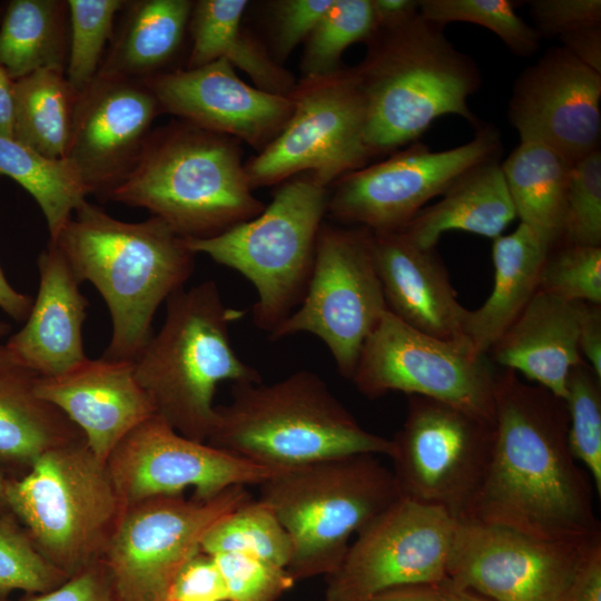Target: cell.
Masks as SVG:
<instances>
[{
	"label": "cell",
	"instance_id": "1",
	"mask_svg": "<svg viewBox=\"0 0 601 601\" xmlns=\"http://www.w3.org/2000/svg\"><path fill=\"white\" fill-rule=\"evenodd\" d=\"M577 462L564 401L505 368L495 374L491 461L464 520L564 544L600 542L590 476Z\"/></svg>",
	"mask_w": 601,
	"mask_h": 601
},
{
	"label": "cell",
	"instance_id": "2",
	"mask_svg": "<svg viewBox=\"0 0 601 601\" xmlns=\"http://www.w3.org/2000/svg\"><path fill=\"white\" fill-rule=\"evenodd\" d=\"M53 242L79 284L104 298L111 336L104 357L134 361L152 336L160 304L184 288L195 256L162 220H119L85 200Z\"/></svg>",
	"mask_w": 601,
	"mask_h": 601
},
{
	"label": "cell",
	"instance_id": "3",
	"mask_svg": "<svg viewBox=\"0 0 601 601\" xmlns=\"http://www.w3.org/2000/svg\"><path fill=\"white\" fill-rule=\"evenodd\" d=\"M443 30L418 13L400 27L376 31L363 60L352 67L373 157L417 141L442 116L482 124L467 105L481 86V72Z\"/></svg>",
	"mask_w": 601,
	"mask_h": 601
},
{
	"label": "cell",
	"instance_id": "4",
	"mask_svg": "<svg viewBox=\"0 0 601 601\" xmlns=\"http://www.w3.org/2000/svg\"><path fill=\"white\" fill-rule=\"evenodd\" d=\"M239 141L183 120L152 129L108 200L147 209L183 238L217 236L264 209Z\"/></svg>",
	"mask_w": 601,
	"mask_h": 601
},
{
	"label": "cell",
	"instance_id": "5",
	"mask_svg": "<svg viewBox=\"0 0 601 601\" xmlns=\"http://www.w3.org/2000/svg\"><path fill=\"white\" fill-rule=\"evenodd\" d=\"M207 443L275 471L355 454L390 456L393 447L307 370L272 384H234L230 402L216 406Z\"/></svg>",
	"mask_w": 601,
	"mask_h": 601
},
{
	"label": "cell",
	"instance_id": "6",
	"mask_svg": "<svg viewBox=\"0 0 601 601\" xmlns=\"http://www.w3.org/2000/svg\"><path fill=\"white\" fill-rule=\"evenodd\" d=\"M166 304L161 328L134 359L135 374L156 415L179 434L207 443L217 386L262 383L231 345L229 326L244 312L224 304L214 280L181 288Z\"/></svg>",
	"mask_w": 601,
	"mask_h": 601
},
{
	"label": "cell",
	"instance_id": "7",
	"mask_svg": "<svg viewBox=\"0 0 601 601\" xmlns=\"http://www.w3.org/2000/svg\"><path fill=\"white\" fill-rule=\"evenodd\" d=\"M398 497L392 470L355 454L278 471L259 484L258 500L289 536L286 570L297 582L334 572L351 538Z\"/></svg>",
	"mask_w": 601,
	"mask_h": 601
},
{
	"label": "cell",
	"instance_id": "8",
	"mask_svg": "<svg viewBox=\"0 0 601 601\" xmlns=\"http://www.w3.org/2000/svg\"><path fill=\"white\" fill-rule=\"evenodd\" d=\"M9 511L68 578L100 561L122 512L106 462L85 441L42 453L6 489Z\"/></svg>",
	"mask_w": 601,
	"mask_h": 601
},
{
	"label": "cell",
	"instance_id": "9",
	"mask_svg": "<svg viewBox=\"0 0 601 601\" xmlns=\"http://www.w3.org/2000/svg\"><path fill=\"white\" fill-rule=\"evenodd\" d=\"M327 199V187L311 174L297 175L282 183L256 217L217 236L184 242L194 254L207 255L253 284L258 296L253 321L270 333L306 292Z\"/></svg>",
	"mask_w": 601,
	"mask_h": 601
},
{
	"label": "cell",
	"instance_id": "10",
	"mask_svg": "<svg viewBox=\"0 0 601 601\" xmlns=\"http://www.w3.org/2000/svg\"><path fill=\"white\" fill-rule=\"evenodd\" d=\"M293 111L279 135L246 164L253 189L311 174L328 188L373 158L366 112L351 68L300 78L290 93Z\"/></svg>",
	"mask_w": 601,
	"mask_h": 601
},
{
	"label": "cell",
	"instance_id": "11",
	"mask_svg": "<svg viewBox=\"0 0 601 601\" xmlns=\"http://www.w3.org/2000/svg\"><path fill=\"white\" fill-rule=\"evenodd\" d=\"M387 311L372 231L323 223L303 299L269 335L273 341L315 335L329 349L338 373L351 380L365 341Z\"/></svg>",
	"mask_w": 601,
	"mask_h": 601
},
{
	"label": "cell",
	"instance_id": "12",
	"mask_svg": "<svg viewBox=\"0 0 601 601\" xmlns=\"http://www.w3.org/2000/svg\"><path fill=\"white\" fill-rule=\"evenodd\" d=\"M391 440L401 496L466 519L489 469L494 422L410 395L404 423Z\"/></svg>",
	"mask_w": 601,
	"mask_h": 601
},
{
	"label": "cell",
	"instance_id": "13",
	"mask_svg": "<svg viewBox=\"0 0 601 601\" xmlns=\"http://www.w3.org/2000/svg\"><path fill=\"white\" fill-rule=\"evenodd\" d=\"M248 500L246 486H233L209 499L161 495L124 509L100 559L118 600L168 601L206 533Z\"/></svg>",
	"mask_w": 601,
	"mask_h": 601
},
{
	"label": "cell",
	"instance_id": "14",
	"mask_svg": "<svg viewBox=\"0 0 601 601\" xmlns=\"http://www.w3.org/2000/svg\"><path fill=\"white\" fill-rule=\"evenodd\" d=\"M368 398L392 392L433 398L494 422L495 373L466 338L442 339L386 312L351 380Z\"/></svg>",
	"mask_w": 601,
	"mask_h": 601
},
{
	"label": "cell",
	"instance_id": "15",
	"mask_svg": "<svg viewBox=\"0 0 601 601\" xmlns=\"http://www.w3.org/2000/svg\"><path fill=\"white\" fill-rule=\"evenodd\" d=\"M501 150L500 132L490 124H481L470 141L446 150L433 151L417 140L332 184L326 214L343 226L373 233L402 230L460 176L499 159Z\"/></svg>",
	"mask_w": 601,
	"mask_h": 601
},
{
	"label": "cell",
	"instance_id": "16",
	"mask_svg": "<svg viewBox=\"0 0 601 601\" xmlns=\"http://www.w3.org/2000/svg\"><path fill=\"white\" fill-rule=\"evenodd\" d=\"M457 520L441 508L398 497L356 533L326 575L325 601H364L403 585H439Z\"/></svg>",
	"mask_w": 601,
	"mask_h": 601
},
{
	"label": "cell",
	"instance_id": "17",
	"mask_svg": "<svg viewBox=\"0 0 601 601\" xmlns=\"http://www.w3.org/2000/svg\"><path fill=\"white\" fill-rule=\"evenodd\" d=\"M106 465L122 510L186 489L209 499L233 486L259 485L278 472L188 439L156 414L119 442Z\"/></svg>",
	"mask_w": 601,
	"mask_h": 601
},
{
	"label": "cell",
	"instance_id": "18",
	"mask_svg": "<svg viewBox=\"0 0 601 601\" xmlns=\"http://www.w3.org/2000/svg\"><path fill=\"white\" fill-rule=\"evenodd\" d=\"M541 540L472 520H457L446 579L494 601H562L593 546Z\"/></svg>",
	"mask_w": 601,
	"mask_h": 601
},
{
	"label": "cell",
	"instance_id": "19",
	"mask_svg": "<svg viewBox=\"0 0 601 601\" xmlns=\"http://www.w3.org/2000/svg\"><path fill=\"white\" fill-rule=\"evenodd\" d=\"M601 73L552 47L516 78L508 118L520 141L544 144L572 164L600 148Z\"/></svg>",
	"mask_w": 601,
	"mask_h": 601
},
{
	"label": "cell",
	"instance_id": "20",
	"mask_svg": "<svg viewBox=\"0 0 601 601\" xmlns=\"http://www.w3.org/2000/svg\"><path fill=\"white\" fill-rule=\"evenodd\" d=\"M161 112L139 80L97 76L79 92L67 159L88 195L107 199L125 180Z\"/></svg>",
	"mask_w": 601,
	"mask_h": 601
},
{
	"label": "cell",
	"instance_id": "21",
	"mask_svg": "<svg viewBox=\"0 0 601 601\" xmlns=\"http://www.w3.org/2000/svg\"><path fill=\"white\" fill-rule=\"evenodd\" d=\"M142 82L162 112L244 141L258 152L279 135L293 111L290 95L270 93L245 82L225 59L166 70Z\"/></svg>",
	"mask_w": 601,
	"mask_h": 601
},
{
	"label": "cell",
	"instance_id": "22",
	"mask_svg": "<svg viewBox=\"0 0 601 601\" xmlns=\"http://www.w3.org/2000/svg\"><path fill=\"white\" fill-rule=\"evenodd\" d=\"M36 393L79 428L102 462L127 434L156 414L137 381L134 361L87 357L60 375L39 376Z\"/></svg>",
	"mask_w": 601,
	"mask_h": 601
},
{
	"label": "cell",
	"instance_id": "23",
	"mask_svg": "<svg viewBox=\"0 0 601 601\" xmlns=\"http://www.w3.org/2000/svg\"><path fill=\"white\" fill-rule=\"evenodd\" d=\"M372 248L388 312L442 339L465 338L466 314L434 248H421L403 231H372Z\"/></svg>",
	"mask_w": 601,
	"mask_h": 601
},
{
	"label": "cell",
	"instance_id": "24",
	"mask_svg": "<svg viewBox=\"0 0 601 601\" xmlns=\"http://www.w3.org/2000/svg\"><path fill=\"white\" fill-rule=\"evenodd\" d=\"M39 288L24 325L6 345L40 376L60 375L83 362L87 298L70 265L50 242L39 254Z\"/></svg>",
	"mask_w": 601,
	"mask_h": 601
},
{
	"label": "cell",
	"instance_id": "25",
	"mask_svg": "<svg viewBox=\"0 0 601 601\" xmlns=\"http://www.w3.org/2000/svg\"><path fill=\"white\" fill-rule=\"evenodd\" d=\"M490 352L504 368L564 400L571 370L584 362L579 347L578 302L538 290Z\"/></svg>",
	"mask_w": 601,
	"mask_h": 601
},
{
	"label": "cell",
	"instance_id": "26",
	"mask_svg": "<svg viewBox=\"0 0 601 601\" xmlns=\"http://www.w3.org/2000/svg\"><path fill=\"white\" fill-rule=\"evenodd\" d=\"M39 376L0 344V467L24 473L42 453L83 441L60 410L37 395Z\"/></svg>",
	"mask_w": 601,
	"mask_h": 601
},
{
	"label": "cell",
	"instance_id": "27",
	"mask_svg": "<svg viewBox=\"0 0 601 601\" xmlns=\"http://www.w3.org/2000/svg\"><path fill=\"white\" fill-rule=\"evenodd\" d=\"M516 218L497 159L460 176L434 204L425 206L401 230L421 248H434L449 230L496 238Z\"/></svg>",
	"mask_w": 601,
	"mask_h": 601
},
{
	"label": "cell",
	"instance_id": "28",
	"mask_svg": "<svg viewBox=\"0 0 601 601\" xmlns=\"http://www.w3.org/2000/svg\"><path fill=\"white\" fill-rule=\"evenodd\" d=\"M550 248L524 224L493 239L494 286L486 302L466 311L462 333L473 348L486 355L539 290Z\"/></svg>",
	"mask_w": 601,
	"mask_h": 601
},
{
	"label": "cell",
	"instance_id": "29",
	"mask_svg": "<svg viewBox=\"0 0 601 601\" xmlns=\"http://www.w3.org/2000/svg\"><path fill=\"white\" fill-rule=\"evenodd\" d=\"M248 3L246 0L194 1L188 23L191 49L185 68L225 59L245 72L255 87L288 96L297 83L295 78L242 26Z\"/></svg>",
	"mask_w": 601,
	"mask_h": 601
},
{
	"label": "cell",
	"instance_id": "30",
	"mask_svg": "<svg viewBox=\"0 0 601 601\" xmlns=\"http://www.w3.org/2000/svg\"><path fill=\"white\" fill-rule=\"evenodd\" d=\"M194 1H127L98 77L142 81L165 72L180 49Z\"/></svg>",
	"mask_w": 601,
	"mask_h": 601
},
{
	"label": "cell",
	"instance_id": "31",
	"mask_svg": "<svg viewBox=\"0 0 601 601\" xmlns=\"http://www.w3.org/2000/svg\"><path fill=\"white\" fill-rule=\"evenodd\" d=\"M572 165L553 148L529 140L501 164L516 217L550 249L562 240Z\"/></svg>",
	"mask_w": 601,
	"mask_h": 601
},
{
	"label": "cell",
	"instance_id": "32",
	"mask_svg": "<svg viewBox=\"0 0 601 601\" xmlns=\"http://www.w3.org/2000/svg\"><path fill=\"white\" fill-rule=\"evenodd\" d=\"M69 51L66 0H11L0 24V66L16 81L35 71L63 72Z\"/></svg>",
	"mask_w": 601,
	"mask_h": 601
},
{
	"label": "cell",
	"instance_id": "33",
	"mask_svg": "<svg viewBox=\"0 0 601 601\" xmlns=\"http://www.w3.org/2000/svg\"><path fill=\"white\" fill-rule=\"evenodd\" d=\"M78 95L65 73L55 70L16 80L13 138L45 158L67 159Z\"/></svg>",
	"mask_w": 601,
	"mask_h": 601
},
{
	"label": "cell",
	"instance_id": "34",
	"mask_svg": "<svg viewBox=\"0 0 601 601\" xmlns=\"http://www.w3.org/2000/svg\"><path fill=\"white\" fill-rule=\"evenodd\" d=\"M0 174L23 187L36 200L55 240L88 191L68 159L42 157L13 137L0 135Z\"/></svg>",
	"mask_w": 601,
	"mask_h": 601
},
{
	"label": "cell",
	"instance_id": "35",
	"mask_svg": "<svg viewBox=\"0 0 601 601\" xmlns=\"http://www.w3.org/2000/svg\"><path fill=\"white\" fill-rule=\"evenodd\" d=\"M200 551L247 554L286 569L292 544L274 512L260 500L250 499L206 533Z\"/></svg>",
	"mask_w": 601,
	"mask_h": 601
},
{
	"label": "cell",
	"instance_id": "36",
	"mask_svg": "<svg viewBox=\"0 0 601 601\" xmlns=\"http://www.w3.org/2000/svg\"><path fill=\"white\" fill-rule=\"evenodd\" d=\"M375 32L371 0H333L304 42L302 78L338 71L344 51L356 42H367Z\"/></svg>",
	"mask_w": 601,
	"mask_h": 601
},
{
	"label": "cell",
	"instance_id": "37",
	"mask_svg": "<svg viewBox=\"0 0 601 601\" xmlns=\"http://www.w3.org/2000/svg\"><path fill=\"white\" fill-rule=\"evenodd\" d=\"M69 9V51L65 76L79 93L97 77L114 22L125 0H67Z\"/></svg>",
	"mask_w": 601,
	"mask_h": 601
},
{
	"label": "cell",
	"instance_id": "38",
	"mask_svg": "<svg viewBox=\"0 0 601 601\" xmlns=\"http://www.w3.org/2000/svg\"><path fill=\"white\" fill-rule=\"evenodd\" d=\"M564 403L568 413L570 451L580 461L601 495V378L584 362L574 366L566 380Z\"/></svg>",
	"mask_w": 601,
	"mask_h": 601
},
{
	"label": "cell",
	"instance_id": "39",
	"mask_svg": "<svg viewBox=\"0 0 601 601\" xmlns=\"http://www.w3.org/2000/svg\"><path fill=\"white\" fill-rule=\"evenodd\" d=\"M420 13L444 27L455 21L482 26L520 57L532 56L540 46L541 36L516 13L510 0H421Z\"/></svg>",
	"mask_w": 601,
	"mask_h": 601
},
{
	"label": "cell",
	"instance_id": "40",
	"mask_svg": "<svg viewBox=\"0 0 601 601\" xmlns=\"http://www.w3.org/2000/svg\"><path fill=\"white\" fill-rule=\"evenodd\" d=\"M67 579L46 560L10 511L0 514V599H9L16 591L43 593Z\"/></svg>",
	"mask_w": 601,
	"mask_h": 601
},
{
	"label": "cell",
	"instance_id": "41",
	"mask_svg": "<svg viewBox=\"0 0 601 601\" xmlns=\"http://www.w3.org/2000/svg\"><path fill=\"white\" fill-rule=\"evenodd\" d=\"M539 290L566 302L601 305V246L559 244L551 248Z\"/></svg>",
	"mask_w": 601,
	"mask_h": 601
},
{
	"label": "cell",
	"instance_id": "42",
	"mask_svg": "<svg viewBox=\"0 0 601 601\" xmlns=\"http://www.w3.org/2000/svg\"><path fill=\"white\" fill-rule=\"evenodd\" d=\"M560 244L601 246L600 148L572 165Z\"/></svg>",
	"mask_w": 601,
	"mask_h": 601
},
{
	"label": "cell",
	"instance_id": "43",
	"mask_svg": "<svg viewBox=\"0 0 601 601\" xmlns=\"http://www.w3.org/2000/svg\"><path fill=\"white\" fill-rule=\"evenodd\" d=\"M227 601H276L296 583L285 568L242 553L211 555Z\"/></svg>",
	"mask_w": 601,
	"mask_h": 601
},
{
	"label": "cell",
	"instance_id": "44",
	"mask_svg": "<svg viewBox=\"0 0 601 601\" xmlns=\"http://www.w3.org/2000/svg\"><path fill=\"white\" fill-rule=\"evenodd\" d=\"M333 0H278L270 4L275 59L282 63L305 42Z\"/></svg>",
	"mask_w": 601,
	"mask_h": 601
},
{
	"label": "cell",
	"instance_id": "45",
	"mask_svg": "<svg viewBox=\"0 0 601 601\" xmlns=\"http://www.w3.org/2000/svg\"><path fill=\"white\" fill-rule=\"evenodd\" d=\"M528 3L541 37L560 38L601 24L600 0H533Z\"/></svg>",
	"mask_w": 601,
	"mask_h": 601
},
{
	"label": "cell",
	"instance_id": "46",
	"mask_svg": "<svg viewBox=\"0 0 601 601\" xmlns=\"http://www.w3.org/2000/svg\"><path fill=\"white\" fill-rule=\"evenodd\" d=\"M227 601L221 574L214 558L199 551L176 575L168 601Z\"/></svg>",
	"mask_w": 601,
	"mask_h": 601
},
{
	"label": "cell",
	"instance_id": "47",
	"mask_svg": "<svg viewBox=\"0 0 601 601\" xmlns=\"http://www.w3.org/2000/svg\"><path fill=\"white\" fill-rule=\"evenodd\" d=\"M20 601H119L112 583L97 562L68 578L59 587L38 594H26Z\"/></svg>",
	"mask_w": 601,
	"mask_h": 601
},
{
	"label": "cell",
	"instance_id": "48",
	"mask_svg": "<svg viewBox=\"0 0 601 601\" xmlns=\"http://www.w3.org/2000/svg\"><path fill=\"white\" fill-rule=\"evenodd\" d=\"M578 335L582 357L601 378V305L578 302Z\"/></svg>",
	"mask_w": 601,
	"mask_h": 601
},
{
	"label": "cell",
	"instance_id": "49",
	"mask_svg": "<svg viewBox=\"0 0 601 601\" xmlns=\"http://www.w3.org/2000/svg\"><path fill=\"white\" fill-rule=\"evenodd\" d=\"M562 601H601V543L587 554Z\"/></svg>",
	"mask_w": 601,
	"mask_h": 601
},
{
	"label": "cell",
	"instance_id": "50",
	"mask_svg": "<svg viewBox=\"0 0 601 601\" xmlns=\"http://www.w3.org/2000/svg\"><path fill=\"white\" fill-rule=\"evenodd\" d=\"M582 63L601 73V24L584 28L559 38Z\"/></svg>",
	"mask_w": 601,
	"mask_h": 601
},
{
	"label": "cell",
	"instance_id": "51",
	"mask_svg": "<svg viewBox=\"0 0 601 601\" xmlns=\"http://www.w3.org/2000/svg\"><path fill=\"white\" fill-rule=\"evenodd\" d=\"M421 0H371L376 31L400 27L420 13Z\"/></svg>",
	"mask_w": 601,
	"mask_h": 601
},
{
	"label": "cell",
	"instance_id": "52",
	"mask_svg": "<svg viewBox=\"0 0 601 601\" xmlns=\"http://www.w3.org/2000/svg\"><path fill=\"white\" fill-rule=\"evenodd\" d=\"M33 299L18 292L9 283L0 267V309L17 322L29 316Z\"/></svg>",
	"mask_w": 601,
	"mask_h": 601
},
{
	"label": "cell",
	"instance_id": "53",
	"mask_svg": "<svg viewBox=\"0 0 601 601\" xmlns=\"http://www.w3.org/2000/svg\"><path fill=\"white\" fill-rule=\"evenodd\" d=\"M364 601H441L437 585H403L382 591Z\"/></svg>",
	"mask_w": 601,
	"mask_h": 601
},
{
	"label": "cell",
	"instance_id": "54",
	"mask_svg": "<svg viewBox=\"0 0 601 601\" xmlns=\"http://www.w3.org/2000/svg\"><path fill=\"white\" fill-rule=\"evenodd\" d=\"M14 80L0 66V135L13 137Z\"/></svg>",
	"mask_w": 601,
	"mask_h": 601
},
{
	"label": "cell",
	"instance_id": "55",
	"mask_svg": "<svg viewBox=\"0 0 601 601\" xmlns=\"http://www.w3.org/2000/svg\"><path fill=\"white\" fill-rule=\"evenodd\" d=\"M441 601H494L471 590L459 588L445 579L437 585Z\"/></svg>",
	"mask_w": 601,
	"mask_h": 601
},
{
	"label": "cell",
	"instance_id": "56",
	"mask_svg": "<svg viewBox=\"0 0 601 601\" xmlns=\"http://www.w3.org/2000/svg\"><path fill=\"white\" fill-rule=\"evenodd\" d=\"M8 479L4 474V471L2 467H0V514L9 512L7 497H6V489Z\"/></svg>",
	"mask_w": 601,
	"mask_h": 601
},
{
	"label": "cell",
	"instance_id": "57",
	"mask_svg": "<svg viewBox=\"0 0 601 601\" xmlns=\"http://www.w3.org/2000/svg\"><path fill=\"white\" fill-rule=\"evenodd\" d=\"M11 331V324L0 319V339L7 336Z\"/></svg>",
	"mask_w": 601,
	"mask_h": 601
},
{
	"label": "cell",
	"instance_id": "58",
	"mask_svg": "<svg viewBox=\"0 0 601 601\" xmlns=\"http://www.w3.org/2000/svg\"><path fill=\"white\" fill-rule=\"evenodd\" d=\"M0 601H11V600H9V599H4V600L0 599Z\"/></svg>",
	"mask_w": 601,
	"mask_h": 601
},
{
	"label": "cell",
	"instance_id": "59",
	"mask_svg": "<svg viewBox=\"0 0 601 601\" xmlns=\"http://www.w3.org/2000/svg\"><path fill=\"white\" fill-rule=\"evenodd\" d=\"M196 601H209V600H196Z\"/></svg>",
	"mask_w": 601,
	"mask_h": 601
}]
</instances>
